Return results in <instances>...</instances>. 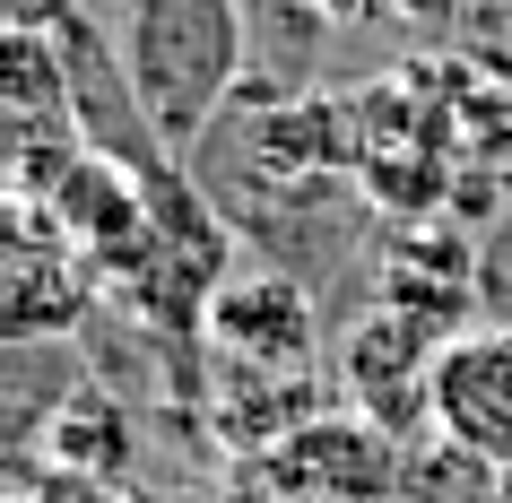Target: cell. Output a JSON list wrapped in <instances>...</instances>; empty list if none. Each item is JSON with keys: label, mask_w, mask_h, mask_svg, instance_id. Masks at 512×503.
<instances>
[{"label": "cell", "mask_w": 512, "mask_h": 503, "mask_svg": "<svg viewBox=\"0 0 512 503\" xmlns=\"http://www.w3.org/2000/svg\"><path fill=\"white\" fill-rule=\"evenodd\" d=\"M131 87L165 139H191L235 87V0H131Z\"/></svg>", "instance_id": "obj_1"}, {"label": "cell", "mask_w": 512, "mask_h": 503, "mask_svg": "<svg viewBox=\"0 0 512 503\" xmlns=\"http://www.w3.org/2000/svg\"><path fill=\"white\" fill-rule=\"evenodd\" d=\"M426 417L460 460L512 469V330H469L426 365Z\"/></svg>", "instance_id": "obj_2"}, {"label": "cell", "mask_w": 512, "mask_h": 503, "mask_svg": "<svg viewBox=\"0 0 512 503\" xmlns=\"http://www.w3.org/2000/svg\"><path fill=\"white\" fill-rule=\"evenodd\" d=\"M87 295H96V261L27 200L18 226H9V339L70 330V321L87 313Z\"/></svg>", "instance_id": "obj_3"}, {"label": "cell", "mask_w": 512, "mask_h": 503, "mask_svg": "<svg viewBox=\"0 0 512 503\" xmlns=\"http://www.w3.org/2000/svg\"><path fill=\"white\" fill-rule=\"evenodd\" d=\"M270 477L296 503H382L391 495V443L374 425H296Z\"/></svg>", "instance_id": "obj_4"}, {"label": "cell", "mask_w": 512, "mask_h": 503, "mask_svg": "<svg viewBox=\"0 0 512 503\" xmlns=\"http://www.w3.org/2000/svg\"><path fill=\"white\" fill-rule=\"evenodd\" d=\"M209 330L226 347H243L252 365H270V347L287 356V365L313 356V313H304V295L287 287V278H252V287L209 295Z\"/></svg>", "instance_id": "obj_5"}, {"label": "cell", "mask_w": 512, "mask_h": 503, "mask_svg": "<svg viewBox=\"0 0 512 503\" xmlns=\"http://www.w3.org/2000/svg\"><path fill=\"white\" fill-rule=\"evenodd\" d=\"M0 70H9L0 105H9V139H18V157H27V148H53L61 122H70V70H61L53 35H9Z\"/></svg>", "instance_id": "obj_6"}, {"label": "cell", "mask_w": 512, "mask_h": 503, "mask_svg": "<svg viewBox=\"0 0 512 503\" xmlns=\"http://www.w3.org/2000/svg\"><path fill=\"white\" fill-rule=\"evenodd\" d=\"M70 9H79V0H0V27L9 35H53Z\"/></svg>", "instance_id": "obj_7"}, {"label": "cell", "mask_w": 512, "mask_h": 503, "mask_svg": "<svg viewBox=\"0 0 512 503\" xmlns=\"http://www.w3.org/2000/svg\"><path fill=\"white\" fill-rule=\"evenodd\" d=\"M27 503H113V495H105V477H79V469H61L53 486H35Z\"/></svg>", "instance_id": "obj_8"}]
</instances>
